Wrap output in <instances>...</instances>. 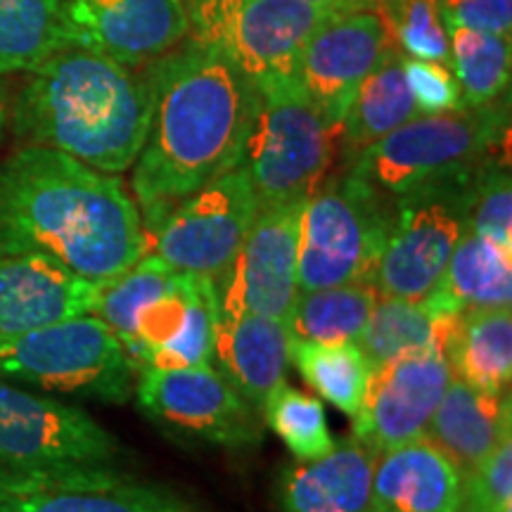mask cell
I'll return each mask as SVG.
<instances>
[{
	"label": "cell",
	"mask_w": 512,
	"mask_h": 512,
	"mask_svg": "<svg viewBox=\"0 0 512 512\" xmlns=\"http://www.w3.org/2000/svg\"><path fill=\"white\" fill-rule=\"evenodd\" d=\"M451 377V363L441 351L401 356L373 368L354 415V439L380 456L425 437Z\"/></svg>",
	"instance_id": "cell-17"
},
{
	"label": "cell",
	"mask_w": 512,
	"mask_h": 512,
	"mask_svg": "<svg viewBox=\"0 0 512 512\" xmlns=\"http://www.w3.org/2000/svg\"><path fill=\"white\" fill-rule=\"evenodd\" d=\"M304 3H318V5H332V8L339 10H377L384 12L387 17L394 19L396 27V17H399V8L401 0H304Z\"/></svg>",
	"instance_id": "cell-37"
},
{
	"label": "cell",
	"mask_w": 512,
	"mask_h": 512,
	"mask_svg": "<svg viewBox=\"0 0 512 512\" xmlns=\"http://www.w3.org/2000/svg\"><path fill=\"white\" fill-rule=\"evenodd\" d=\"M290 363L320 399L354 418L373 373L358 344L290 339Z\"/></svg>",
	"instance_id": "cell-28"
},
{
	"label": "cell",
	"mask_w": 512,
	"mask_h": 512,
	"mask_svg": "<svg viewBox=\"0 0 512 512\" xmlns=\"http://www.w3.org/2000/svg\"><path fill=\"white\" fill-rule=\"evenodd\" d=\"M0 512H200L110 465H0Z\"/></svg>",
	"instance_id": "cell-11"
},
{
	"label": "cell",
	"mask_w": 512,
	"mask_h": 512,
	"mask_svg": "<svg viewBox=\"0 0 512 512\" xmlns=\"http://www.w3.org/2000/svg\"><path fill=\"white\" fill-rule=\"evenodd\" d=\"M190 36L216 46L254 88L299 81L306 43L339 10L304 0H183Z\"/></svg>",
	"instance_id": "cell-7"
},
{
	"label": "cell",
	"mask_w": 512,
	"mask_h": 512,
	"mask_svg": "<svg viewBox=\"0 0 512 512\" xmlns=\"http://www.w3.org/2000/svg\"><path fill=\"white\" fill-rule=\"evenodd\" d=\"M444 27H467L510 38L512 0H439Z\"/></svg>",
	"instance_id": "cell-36"
},
{
	"label": "cell",
	"mask_w": 512,
	"mask_h": 512,
	"mask_svg": "<svg viewBox=\"0 0 512 512\" xmlns=\"http://www.w3.org/2000/svg\"><path fill=\"white\" fill-rule=\"evenodd\" d=\"M67 48L143 67L181 46L190 36L183 0H62Z\"/></svg>",
	"instance_id": "cell-15"
},
{
	"label": "cell",
	"mask_w": 512,
	"mask_h": 512,
	"mask_svg": "<svg viewBox=\"0 0 512 512\" xmlns=\"http://www.w3.org/2000/svg\"><path fill=\"white\" fill-rule=\"evenodd\" d=\"M304 202L264 207L228 273L214 283L221 309H245L287 320L299 294V228Z\"/></svg>",
	"instance_id": "cell-16"
},
{
	"label": "cell",
	"mask_w": 512,
	"mask_h": 512,
	"mask_svg": "<svg viewBox=\"0 0 512 512\" xmlns=\"http://www.w3.org/2000/svg\"><path fill=\"white\" fill-rule=\"evenodd\" d=\"M377 299L380 297L370 283L299 292L285 320L287 335L290 339H304V342L356 344Z\"/></svg>",
	"instance_id": "cell-27"
},
{
	"label": "cell",
	"mask_w": 512,
	"mask_h": 512,
	"mask_svg": "<svg viewBox=\"0 0 512 512\" xmlns=\"http://www.w3.org/2000/svg\"><path fill=\"white\" fill-rule=\"evenodd\" d=\"M510 430V392L489 394L451 377L425 437L467 475L510 439Z\"/></svg>",
	"instance_id": "cell-22"
},
{
	"label": "cell",
	"mask_w": 512,
	"mask_h": 512,
	"mask_svg": "<svg viewBox=\"0 0 512 512\" xmlns=\"http://www.w3.org/2000/svg\"><path fill=\"white\" fill-rule=\"evenodd\" d=\"M254 91V117L240 166L259 209L306 202L328 176L339 133L325 124L299 81Z\"/></svg>",
	"instance_id": "cell-5"
},
{
	"label": "cell",
	"mask_w": 512,
	"mask_h": 512,
	"mask_svg": "<svg viewBox=\"0 0 512 512\" xmlns=\"http://www.w3.org/2000/svg\"><path fill=\"white\" fill-rule=\"evenodd\" d=\"M446 358L458 380L489 394H508L512 380L510 309L460 313L448 339Z\"/></svg>",
	"instance_id": "cell-26"
},
{
	"label": "cell",
	"mask_w": 512,
	"mask_h": 512,
	"mask_svg": "<svg viewBox=\"0 0 512 512\" xmlns=\"http://www.w3.org/2000/svg\"><path fill=\"white\" fill-rule=\"evenodd\" d=\"M458 318V313L434 309L425 299H377L356 344L368 358L370 368L422 351H441L446 356L448 339L456 330Z\"/></svg>",
	"instance_id": "cell-24"
},
{
	"label": "cell",
	"mask_w": 512,
	"mask_h": 512,
	"mask_svg": "<svg viewBox=\"0 0 512 512\" xmlns=\"http://www.w3.org/2000/svg\"><path fill=\"white\" fill-rule=\"evenodd\" d=\"M0 375L110 403H126L136 387L124 347L93 313L0 339Z\"/></svg>",
	"instance_id": "cell-8"
},
{
	"label": "cell",
	"mask_w": 512,
	"mask_h": 512,
	"mask_svg": "<svg viewBox=\"0 0 512 512\" xmlns=\"http://www.w3.org/2000/svg\"><path fill=\"white\" fill-rule=\"evenodd\" d=\"M467 230L512 252V185L508 159L486 157L475 169L467 204Z\"/></svg>",
	"instance_id": "cell-32"
},
{
	"label": "cell",
	"mask_w": 512,
	"mask_h": 512,
	"mask_svg": "<svg viewBox=\"0 0 512 512\" xmlns=\"http://www.w3.org/2000/svg\"><path fill=\"white\" fill-rule=\"evenodd\" d=\"M460 512H512V441L463 475Z\"/></svg>",
	"instance_id": "cell-34"
},
{
	"label": "cell",
	"mask_w": 512,
	"mask_h": 512,
	"mask_svg": "<svg viewBox=\"0 0 512 512\" xmlns=\"http://www.w3.org/2000/svg\"><path fill=\"white\" fill-rule=\"evenodd\" d=\"M214 363L261 413L268 394L285 382L290 366V335L285 323L245 309H221L216 304L211 366Z\"/></svg>",
	"instance_id": "cell-19"
},
{
	"label": "cell",
	"mask_w": 512,
	"mask_h": 512,
	"mask_svg": "<svg viewBox=\"0 0 512 512\" xmlns=\"http://www.w3.org/2000/svg\"><path fill=\"white\" fill-rule=\"evenodd\" d=\"M377 453L354 437L325 456L285 465L275 484L280 512H373Z\"/></svg>",
	"instance_id": "cell-20"
},
{
	"label": "cell",
	"mask_w": 512,
	"mask_h": 512,
	"mask_svg": "<svg viewBox=\"0 0 512 512\" xmlns=\"http://www.w3.org/2000/svg\"><path fill=\"white\" fill-rule=\"evenodd\" d=\"M259 202L238 164L176 204L147 235L150 254L174 271L219 280L233 266Z\"/></svg>",
	"instance_id": "cell-10"
},
{
	"label": "cell",
	"mask_w": 512,
	"mask_h": 512,
	"mask_svg": "<svg viewBox=\"0 0 512 512\" xmlns=\"http://www.w3.org/2000/svg\"><path fill=\"white\" fill-rule=\"evenodd\" d=\"M403 69L420 114H444L465 107L456 76L446 64L406 57Z\"/></svg>",
	"instance_id": "cell-35"
},
{
	"label": "cell",
	"mask_w": 512,
	"mask_h": 512,
	"mask_svg": "<svg viewBox=\"0 0 512 512\" xmlns=\"http://www.w3.org/2000/svg\"><path fill=\"white\" fill-rule=\"evenodd\" d=\"M475 169L396 197L387 240L370 275L377 297L422 302L434 292L467 230Z\"/></svg>",
	"instance_id": "cell-9"
},
{
	"label": "cell",
	"mask_w": 512,
	"mask_h": 512,
	"mask_svg": "<svg viewBox=\"0 0 512 512\" xmlns=\"http://www.w3.org/2000/svg\"><path fill=\"white\" fill-rule=\"evenodd\" d=\"M448 43L463 105L482 107L501 100L510 86V38L453 27L448 29Z\"/></svg>",
	"instance_id": "cell-30"
},
{
	"label": "cell",
	"mask_w": 512,
	"mask_h": 512,
	"mask_svg": "<svg viewBox=\"0 0 512 512\" xmlns=\"http://www.w3.org/2000/svg\"><path fill=\"white\" fill-rule=\"evenodd\" d=\"M463 475L427 437L375 460L373 512H460Z\"/></svg>",
	"instance_id": "cell-21"
},
{
	"label": "cell",
	"mask_w": 512,
	"mask_h": 512,
	"mask_svg": "<svg viewBox=\"0 0 512 512\" xmlns=\"http://www.w3.org/2000/svg\"><path fill=\"white\" fill-rule=\"evenodd\" d=\"M394 46V19L377 10L339 12L306 43L299 83L332 131L339 133L358 86Z\"/></svg>",
	"instance_id": "cell-14"
},
{
	"label": "cell",
	"mask_w": 512,
	"mask_h": 512,
	"mask_svg": "<svg viewBox=\"0 0 512 512\" xmlns=\"http://www.w3.org/2000/svg\"><path fill=\"white\" fill-rule=\"evenodd\" d=\"M508 140V102L418 114L347 159L351 174L389 200L475 169Z\"/></svg>",
	"instance_id": "cell-4"
},
{
	"label": "cell",
	"mask_w": 512,
	"mask_h": 512,
	"mask_svg": "<svg viewBox=\"0 0 512 512\" xmlns=\"http://www.w3.org/2000/svg\"><path fill=\"white\" fill-rule=\"evenodd\" d=\"M264 422L297 460H316L335 446L318 396L280 382L261 408Z\"/></svg>",
	"instance_id": "cell-31"
},
{
	"label": "cell",
	"mask_w": 512,
	"mask_h": 512,
	"mask_svg": "<svg viewBox=\"0 0 512 512\" xmlns=\"http://www.w3.org/2000/svg\"><path fill=\"white\" fill-rule=\"evenodd\" d=\"M43 254L102 283L150 254L136 200L117 176L24 145L0 166V256Z\"/></svg>",
	"instance_id": "cell-2"
},
{
	"label": "cell",
	"mask_w": 512,
	"mask_h": 512,
	"mask_svg": "<svg viewBox=\"0 0 512 512\" xmlns=\"http://www.w3.org/2000/svg\"><path fill=\"white\" fill-rule=\"evenodd\" d=\"M392 204L349 169L325 176L302 209L299 292L370 283L387 240Z\"/></svg>",
	"instance_id": "cell-6"
},
{
	"label": "cell",
	"mask_w": 512,
	"mask_h": 512,
	"mask_svg": "<svg viewBox=\"0 0 512 512\" xmlns=\"http://www.w3.org/2000/svg\"><path fill=\"white\" fill-rule=\"evenodd\" d=\"M3 128H5V110L3 105H0V136H3Z\"/></svg>",
	"instance_id": "cell-38"
},
{
	"label": "cell",
	"mask_w": 512,
	"mask_h": 512,
	"mask_svg": "<svg viewBox=\"0 0 512 512\" xmlns=\"http://www.w3.org/2000/svg\"><path fill=\"white\" fill-rule=\"evenodd\" d=\"M136 396L147 418L181 437L221 448H252L264 439L261 413L211 366L140 370Z\"/></svg>",
	"instance_id": "cell-12"
},
{
	"label": "cell",
	"mask_w": 512,
	"mask_h": 512,
	"mask_svg": "<svg viewBox=\"0 0 512 512\" xmlns=\"http://www.w3.org/2000/svg\"><path fill=\"white\" fill-rule=\"evenodd\" d=\"M396 43L413 60L448 62L451 43L441 19L439 0H401L396 17Z\"/></svg>",
	"instance_id": "cell-33"
},
{
	"label": "cell",
	"mask_w": 512,
	"mask_h": 512,
	"mask_svg": "<svg viewBox=\"0 0 512 512\" xmlns=\"http://www.w3.org/2000/svg\"><path fill=\"white\" fill-rule=\"evenodd\" d=\"M62 48V0H0V74L31 72Z\"/></svg>",
	"instance_id": "cell-29"
},
{
	"label": "cell",
	"mask_w": 512,
	"mask_h": 512,
	"mask_svg": "<svg viewBox=\"0 0 512 512\" xmlns=\"http://www.w3.org/2000/svg\"><path fill=\"white\" fill-rule=\"evenodd\" d=\"M119 451L81 408L0 382V465H110Z\"/></svg>",
	"instance_id": "cell-13"
},
{
	"label": "cell",
	"mask_w": 512,
	"mask_h": 512,
	"mask_svg": "<svg viewBox=\"0 0 512 512\" xmlns=\"http://www.w3.org/2000/svg\"><path fill=\"white\" fill-rule=\"evenodd\" d=\"M98 283L43 254L0 256V339L93 313Z\"/></svg>",
	"instance_id": "cell-18"
},
{
	"label": "cell",
	"mask_w": 512,
	"mask_h": 512,
	"mask_svg": "<svg viewBox=\"0 0 512 512\" xmlns=\"http://www.w3.org/2000/svg\"><path fill=\"white\" fill-rule=\"evenodd\" d=\"M403 60L406 55L394 46L358 86L339 128L344 162L420 114L408 88Z\"/></svg>",
	"instance_id": "cell-25"
},
{
	"label": "cell",
	"mask_w": 512,
	"mask_h": 512,
	"mask_svg": "<svg viewBox=\"0 0 512 512\" xmlns=\"http://www.w3.org/2000/svg\"><path fill=\"white\" fill-rule=\"evenodd\" d=\"M147 76L155 102L131 190L150 235L178 202L240 164L256 91L219 48L192 36Z\"/></svg>",
	"instance_id": "cell-1"
},
{
	"label": "cell",
	"mask_w": 512,
	"mask_h": 512,
	"mask_svg": "<svg viewBox=\"0 0 512 512\" xmlns=\"http://www.w3.org/2000/svg\"><path fill=\"white\" fill-rule=\"evenodd\" d=\"M150 76L112 57L62 48L29 72L12 107L24 145L50 147L102 174L136 164L152 121Z\"/></svg>",
	"instance_id": "cell-3"
},
{
	"label": "cell",
	"mask_w": 512,
	"mask_h": 512,
	"mask_svg": "<svg viewBox=\"0 0 512 512\" xmlns=\"http://www.w3.org/2000/svg\"><path fill=\"white\" fill-rule=\"evenodd\" d=\"M446 313L510 309L512 252L465 230L439 285L425 299Z\"/></svg>",
	"instance_id": "cell-23"
}]
</instances>
